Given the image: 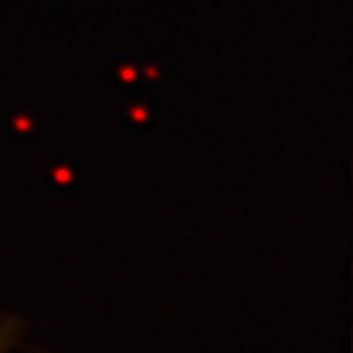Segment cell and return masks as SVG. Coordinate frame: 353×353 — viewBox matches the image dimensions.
Returning a JSON list of instances; mask_svg holds the SVG:
<instances>
[{"instance_id":"6da1fadb","label":"cell","mask_w":353,"mask_h":353,"mask_svg":"<svg viewBox=\"0 0 353 353\" xmlns=\"http://www.w3.org/2000/svg\"><path fill=\"white\" fill-rule=\"evenodd\" d=\"M0 348H3V345H0Z\"/></svg>"}]
</instances>
